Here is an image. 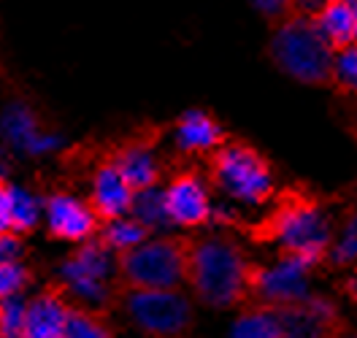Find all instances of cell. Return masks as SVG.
<instances>
[{"instance_id": "1", "label": "cell", "mask_w": 357, "mask_h": 338, "mask_svg": "<svg viewBox=\"0 0 357 338\" xmlns=\"http://www.w3.org/2000/svg\"><path fill=\"white\" fill-rule=\"evenodd\" d=\"M249 236L257 244H282V254L314 268L325 263L333 244V225L317 195L306 187H292L279 195L276 208L268 217L249 227Z\"/></svg>"}, {"instance_id": "2", "label": "cell", "mask_w": 357, "mask_h": 338, "mask_svg": "<svg viewBox=\"0 0 357 338\" xmlns=\"http://www.w3.org/2000/svg\"><path fill=\"white\" fill-rule=\"evenodd\" d=\"M249 260L230 236L190 238L184 282L192 287L198 303L208 309H244Z\"/></svg>"}, {"instance_id": "3", "label": "cell", "mask_w": 357, "mask_h": 338, "mask_svg": "<svg viewBox=\"0 0 357 338\" xmlns=\"http://www.w3.org/2000/svg\"><path fill=\"white\" fill-rule=\"evenodd\" d=\"M208 179L225 192L249 206H263L273 198V168L268 158L249 141L230 138L208 155Z\"/></svg>"}, {"instance_id": "4", "label": "cell", "mask_w": 357, "mask_h": 338, "mask_svg": "<svg viewBox=\"0 0 357 338\" xmlns=\"http://www.w3.org/2000/svg\"><path fill=\"white\" fill-rule=\"evenodd\" d=\"M333 49L309 20L290 17L282 22L268 44V57L290 79L312 87L333 84Z\"/></svg>"}, {"instance_id": "5", "label": "cell", "mask_w": 357, "mask_h": 338, "mask_svg": "<svg viewBox=\"0 0 357 338\" xmlns=\"http://www.w3.org/2000/svg\"><path fill=\"white\" fill-rule=\"evenodd\" d=\"M190 238L160 236L116 254L119 287L130 290H176L187 273Z\"/></svg>"}, {"instance_id": "6", "label": "cell", "mask_w": 357, "mask_h": 338, "mask_svg": "<svg viewBox=\"0 0 357 338\" xmlns=\"http://www.w3.org/2000/svg\"><path fill=\"white\" fill-rule=\"evenodd\" d=\"M114 300L152 338H187L192 330V303L181 290L114 287Z\"/></svg>"}, {"instance_id": "7", "label": "cell", "mask_w": 357, "mask_h": 338, "mask_svg": "<svg viewBox=\"0 0 357 338\" xmlns=\"http://www.w3.org/2000/svg\"><path fill=\"white\" fill-rule=\"evenodd\" d=\"M309 266L301 260L282 254L276 266H257L249 263L246 273V306H263V309H287L309 298Z\"/></svg>"}, {"instance_id": "8", "label": "cell", "mask_w": 357, "mask_h": 338, "mask_svg": "<svg viewBox=\"0 0 357 338\" xmlns=\"http://www.w3.org/2000/svg\"><path fill=\"white\" fill-rule=\"evenodd\" d=\"M160 130L155 133H135L119 144H114L112 152H106V160L119 171L125 184L135 192L152 190L160 181V162L155 155V141Z\"/></svg>"}, {"instance_id": "9", "label": "cell", "mask_w": 357, "mask_h": 338, "mask_svg": "<svg viewBox=\"0 0 357 338\" xmlns=\"http://www.w3.org/2000/svg\"><path fill=\"white\" fill-rule=\"evenodd\" d=\"M162 203L171 225L203 227L211 220V198L208 187L198 171H178L171 184L162 190Z\"/></svg>"}, {"instance_id": "10", "label": "cell", "mask_w": 357, "mask_h": 338, "mask_svg": "<svg viewBox=\"0 0 357 338\" xmlns=\"http://www.w3.org/2000/svg\"><path fill=\"white\" fill-rule=\"evenodd\" d=\"M284 338H347V322L331 300L309 295L301 303L279 309Z\"/></svg>"}, {"instance_id": "11", "label": "cell", "mask_w": 357, "mask_h": 338, "mask_svg": "<svg viewBox=\"0 0 357 338\" xmlns=\"http://www.w3.org/2000/svg\"><path fill=\"white\" fill-rule=\"evenodd\" d=\"M46 208V225L49 236L57 241H73V244H84L89 238H95L98 233V217L92 214L87 201H79L70 192H54L44 203Z\"/></svg>"}, {"instance_id": "12", "label": "cell", "mask_w": 357, "mask_h": 338, "mask_svg": "<svg viewBox=\"0 0 357 338\" xmlns=\"http://www.w3.org/2000/svg\"><path fill=\"white\" fill-rule=\"evenodd\" d=\"M70 303L73 300L63 284H52L36 298L24 300L22 338H63Z\"/></svg>"}, {"instance_id": "13", "label": "cell", "mask_w": 357, "mask_h": 338, "mask_svg": "<svg viewBox=\"0 0 357 338\" xmlns=\"http://www.w3.org/2000/svg\"><path fill=\"white\" fill-rule=\"evenodd\" d=\"M130 203H133V190L125 184V179L119 176V171L112 162L103 158L95 165V174H92V190H89L87 201L92 214L103 225V222H112L119 217H128Z\"/></svg>"}, {"instance_id": "14", "label": "cell", "mask_w": 357, "mask_h": 338, "mask_svg": "<svg viewBox=\"0 0 357 338\" xmlns=\"http://www.w3.org/2000/svg\"><path fill=\"white\" fill-rule=\"evenodd\" d=\"M174 133H176V146L184 155H211L220 144L227 141L220 122L201 109L181 114Z\"/></svg>"}, {"instance_id": "15", "label": "cell", "mask_w": 357, "mask_h": 338, "mask_svg": "<svg viewBox=\"0 0 357 338\" xmlns=\"http://www.w3.org/2000/svg\"><path fill=\"white\" fill-rule=\"evenodd\" d=\"M312 22L333 52L347 49V46H355L357 6H352V3H347V0H331Z\"/></svg>"}, {"instance_id": "16", "label": "cell", "mask_w": 357, "mask_h": 338, "mask_svg": "<svg viewBox=\"0 0 357 338\" xmlns=\"http://www.w3.org/2000/svg\"><path fill=\"white\" fill-rule=\"evenodd\" d=\"M230 338H284V325L273 309L244 306L230 328Z\"/></svg>"}, {"instance_id": "17", "label": "cell", "mask_w": 357, "mask_h": 338, "mask_svg": "<svg viewBox=\"0 0 357 338\" xmlns=\"http://www.w3.org/2000/svg\"><path fill=\"white\" fill-rule=\"evenodd\" d=\"M149 238H152V233L141 225L138 220H133L130 214L128 217H119V220H112V222H103V225L98 227V241L109 249V252L114 249L116 254L138 247V244H144Z\"/></svg>"}, {"instance_id": "18", "label": "cell", "mask_w": 357, "mask_h": 338, "mask_svg": "<svg viewBox=\"0 0 357 338\" xmlns=\"http://www.w3.org/2000/svg\"><path fill=\"white\" fill-rule=\"evenodd\" d=\"M63 338H114V328L103 312L87 309L82 303H70Z\"/></svg>"}, {"instance_id": "19", "label": "cell", "mask_w": 357, "mask_h": 338, "mask_svg": "<svg viewBox=\"0 0 357 338\" xmlns=\"http://www.w3.org/2000/svg\"><path fill=\"white\" fill-rule=\"evenodd\" d=\"M130 217L138 220L149 233L171 225V220H168V214H165V203H162V190L152 187V190L135 192L133 203H130Z\"/></svg>"}, {"instance_id": "20", "label": "cell", "mask_w": 357, "mask_h": 338, "mask_svg": "<svg viewBox=\"0 0 357 338\" xmlns=\"http://www.w3.org/2000/svg\"><path fill=\"white\" fill-rule=\"evenodd\" d=\"M41 222V203L36 201L30 192L20 187L11 190V233L14 236H30Z\"/></svg>"}, {"instance_id": "21", "label": "cell", "mask_w": 357, "mask_h": 338, "mask_svg": "<svg viewBox=\"0 0 357 338\" xmlns=\"http://www.w3.org/2000/svg\"><path fill=\"white\" fill-rule=\"evenodd\" d=\"M33 270L24 266L22 260H11V263H0V300H11L33 284Z\"/></svg>"}, {"instance_id": "22", "label": "cell", "mask_w": 357, "mask_h": 338, "mask_svg": "<svg viewBox=\"0 0 357 338\" xmlns=\"http://www.w3.org/2000/svg\"><path fill=\"white\" fill-rule=\"evenodd\" d=\"M333 84H338L341 90L352 92L357 84V49L347 46L338 49L333 54Z\"/></svg>"}, {"instance_id": "23", "label": "cell", "mask_w": 357, "mask_h": 338, "mask_svg": "<svg viewBox=\"0 0 357 338\" xmlns=\"http://www.w3.org/2000/svg\"><path fill=\"white\" fill-rule=\"evenodd\" d=\"M22 298L0 300V338H22Z\"/></svg>"}, {"instance_id": "24", "label": "cell", "mask_w": 357, "mask_h": 338, "mask_svg": "<svg viewBox=\"0 0 357 338\" xmlns=\"http://www.w3.org/2000/svg\"><path fill=\"white\" fill-rule=\"evenodd\" d=\"M355 247H357L355 220H349L344 236H341V238H333V244H331L328 254H325V263H328V260H331V266H349V263H355Z\"/></svg>"}, {"instance_id": "25", "label": "cell", "mask_w": 357, "mask_h": 338, "mask_svg": "<svg viewBox=\"0 0 357 338\" xmlns=\"http://www.w3.org/2000/svg\"><path fill=\"white\" fill-rule=\"evenodd\" d=\"M268 22H273L276 27L282 22H287L292 17V8H290V0H249Z\"/></svg>"}, {"instance_id": "26", "label": "cell", "mask_w": 357, "mask_h": 338, "mask_svg": "<svg viewBox=\"0 0 357 338\" xmlns=\"http://www.w3.org/2000/svg\"><path fill=\"white\" fill-rule=\"evenodd\" d=\"M22 252H24V244L20 236H14V233H3V236H0V263L20 260Z\"/></svg>"}, {"instance_id": "27", "label": "cell", "mask_w": 357, "mask_h": 338, "mask_svg": "<svg viewBox=\"0 0 357 338\" xmlns=\"http://www.w3.org/2000/svg\"><path fill=\"white\" fill-rule=\"evenodd\" d=\"M11 190L14 184L0 179V236L11 233Z\"/></svg>"}, {"instance_id": "28", "label": "cell", "mask_w": 357, "mask_h": 338, "mask_svg": "<svg viewBox=\"0 0 357 338\" xmlns=\"http://www.w3.org/2000/svg\"><path fill=\"white\" fill-rule=\"evenodd\" d=\"M328 3H331V0H290L292 17H298V20H309V22H312L314 17H317Z\"/></svg>"}, {"instance_id": "29", "label": "cell", "mask_w": 357, "mask_h": 338, "mask_svg": "<svg viewBox=\"0 0 357 338\" xmlns=\"http://www.w3.org/2000/svg\"><path fill=\"white\" fill-rule=\"evenodd\" d=\"M347 3H352V6H357V0H347Z\"/></svg>"}]
</instances>
